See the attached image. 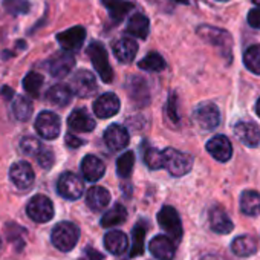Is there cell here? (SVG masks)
<instances>
[{"instance_id":"obj_1","label":"cell","mask_w":260,"mask_h":260,"mask_svg":"<svg viewBox=\"0 0 260 260\" xmlns=\"http://www.w3.org/2000/svg\"><path fill=\"white\" fill-rule=\"evenodd\" d=\"M196 32H198V36H199L204 42H207V43H210L211 46H214V48L220 52V55L226 58V61L231 60V46H233V40H231V36H230L226 31L204 25V26H199Z\"/></svg>"},{"instance_id":"obj_2","label":"cell","mask_w":260,"mask_h":260,"mask_svg":"<svg viewBox=\"0 0 260 260\" xmlns=\"http://www.w3.org/2000/svg\"><path fill=\"white\" fill-rule=\"evenodd\" d=\"M80 239V228L72 222H60L54 226L51 240L54 246L63 252H68L75 248Z\"/></svg>"},{"instance_id":"obj_3","label":"cell","mask_w":260,"mask_h":260,"mask_svg":"<svg viewBox=\"0 0 260 260\" xmlns=\"http://www.w3.org/2000/svg\"><path fill=\"white\" fill-rule=\"evenodd\" d=\"M164 167L169 170L172 176H184L193 167V156L176 149L164 150Z\"/></svg>"},{"instance_id":"obj_4","label":"cell","mask_w":260,"mask_h":260,"mask_svg":"<svg viewBox=\"0 0 260 260\" xmlns=\"http://www.w3.org/2000/svg\"><path fill=\"white\" fill-rule=\"evenodd\" d=\"M87 55L96 71V74L100 75V78L104 81V83H112L113 80V71L109 64V57H107V51L106 48L98 43V42H93L89 45L87 48Z\"/></svg>"},{"instance_id":"obj_5","label":"cell","mask_w":260,"mask_h":260,"mask_svg":"<svg viewBox=\"0 0 260 260\" xmlns=\"http://www.w3.org/2000/svg\"><path fill=\"white\" fill-rule=\"evenodd\" d=\"M28 216L39 223L49 222L54 217V204L45 194H36L26 205Z\"/></svg>"},{"instance_id":"obj_6","label":"cell","mask_w":260,"mask_h":260,"mask_svg":"<svg viewBox=\"0 0 260 260\" xmlns=\"http://www.w3.org/2000/svg\"><path fill=\"white\" fill-rule=\"evenodd\" d=\"M36 130L45 140H55L60 135V130H61L60 116L49 110L40 112L39 116L36 118Z\"/></svg>"},{"instance_id":"obj_7","label":"cell","mask_w":260,"mask_h":260,"mask_svg":"<svg viewBox=\"0 0 260 260\" xmlns=\"http://www.w3.org/2000/svg\"><path fill=\"white\" fill-rule=\"evenodd\" d=\"M57 191L60 196L69 201H77L84 193V182L80 176H77L72 172H66L58 178L57 182Z\"/></svg>"},{"instance_id":"obj_8","label":"cell","mask_w":260,"mask_h":260,"mask_svg":"<svg viewBox=\"0 0 260 260\" xmlns=\"http://www.w3.org/2000/svg\"><path fill=\"white\" fill-rule=\"evenodd\" d=\"M158 222L172 239H175L176 242L182 239V234H184L182 222H181L178 211L173 207L170 205L162 207L161 211L158 213Z\"/></svg>"},{"instance_id":"obj_9","label":"cell","mask_w":260,"mask_h":260,"mask_svg":"<svg viewBox=\"0 0 260 260\" xmlns=\"http://www.w3.org/2000/svg\"><path fill=\"white\" fill-rule=\"evenodd\" d=\"M69 86H71L74 95L81 96V98L92 96L98 89L95 75L89 71H84V69H81V71L75 72V75H72Z\"/></svg>"},{"instance_id":"obj_10","label":"cell","mask_w":260,"mask_h":260,"mask_svg":"<svg viewBox=\"0 0 260 260\" xmlns=\"http://www.w3.org/2000/svg\"><path fill=\"white\" fill-rule=\"evenodd\" d=\"M193 121L204 130H213L220 122V112L216 104L204 103L193 112Z\"/></svg>"},{"instance_id":"obj_11","label":"cell","mask_w":260,"mask_h":260,"mask_svg":"<svg viewBox=\"0 0 260 260\" xmlns=\"http://www.w3.org/2000/svg\"><path fill=\"white\" fill-rule=\"evenodd\" d=\"M74 66H75V57H74V54L69 52V51H64V49L61 52L52 55L48 60V64H46L49 74L52 77H55V78H63V77L69 75L72 72Z\"/></svg>"},{"instance_id":"obj_12","label":"cell","mask_w":260,"mask_h":260,"mask_svg":"<svg viewBox=\"0 0 260 260\" xmlns=\"http://www.w3.org/2000/svg\"><path fill=\"white\" fill-rule=\"evenodd\" d=\"M10 178L13 181V184L20 188V190H28L32 187L36 175L34 170L31 167V164H28L26 161H19L14 162L10 169Z\"/></svg>"},{"instance_id":"obj_13","label":"cell","mask_w":260,"mask_h":260,"mask_svg":"<svg viewBox=\"0 0 260 260\" xmlns=\"http://www.w3.org/2000/svg\"><path fill=\"white\" fill-rule=\"evenodd\" d=\"M86 39V29L83 26H74L71 29H66L63 32L57 34V42L58 45L69 52H75L78 51Z\"/></svg>"},{"instance_id":"obj_14","label":"cell","mask_w":260,"mask_h":260,"mask_svg":"<svg viewBox=\"0 0 260 260\" xmlns=\"http://www.w3.org/2000/svg\"><path fill=\"white\" fill-rule=\"evenodd\" d=\"M128 141H130V137H128V132L125 127H122L119 124H112L106 128L104 143L110 150H113V152L122 150L128 146Z\"/></svg>"},{"instance_id":"obj_15","label":"cell","mask_w":260,"mask_h":260,"mask_svg":"<svg viewBox=\"0 0 260 260\" xmlns=\"http://www.w3.org/2000/svg\"><path fill=\"white\" fill-rule=\"evenodd\" d=\"M119 107H121L119 98L115 93H110V92L100 95L93 103V112L101 119H106V118H110V116L116 115Z\"/></svg>"},{"instance_id":"obj_16","label":"cell","mask_w":260,"mask_h":260,"mask_svg":"<svg viewBox=\"0 0 260 260\" xmlns=\"http://www.w3.org/2000/svg\"><path fill=\"white\" fill-rule=\"evenodd\" d=\"M173 240L175 239L167 236H155L149 243V249L158 260H173L176 254V245Z\"/></svg>"},{"instance_id":"obj_17","label":"cell","mask_w":260,"mask_h":260,"mask_svg":"<svg viewBox=\"0 0 260 260\" xmlns=\"http://www.w3.org/2000/svg\"><path fill=\"white\" fill-rule=\"evenodd\" d=\"M207 152L219 162H226L231 159L233 156V146L231 141L223 137V135H217L214 138H211L207 143Z\"/></svg>"},{"instance_id":"obj_18","label":"cell","mask_w":260,"mask_h":260,"mask_svg":"<svg viewBox=\"0 0 260 260\" xmlns=\"http://www.w3.org/2000/svg\"><path fill=\"white\" fill-rule=\"evenodd\" d=\"M234 134L237 140L248 147L260 146V130L252 122H237L234 125Z\"/></svg>"},{"instance_id":"obj_19","label":"cell","mask_w":260,"mask_h":260,"mask_svg":"<svg viewBox=\"0 0 260 260\" xmlns=\"http://www.w3.org/2000/svg\"><path fill=\"white\" fill-rule=\"evenodd\" d=\"M68 125L74 132L87 134V132H92L96 124H95V119L86 112V109H75L68 118Z\"/></svg>"},{"instance_id":"obj_20","label":"cell","mask_w":260,"mask_h":260,"mask_svg":"<svg viewBox=\"0 0 260 260\" xmlns=\"http://www.w3.org/2000/svg\"><path fill=\"white\" fill-rule=\"evenodd\" d=\"M104 172H106V166L98 156L87 155V156L83 158V161H81V173H83L86 181L96 182L104 176Z\"/></svg>"},{"instance_id":"obj_21","label":"cell","mask_w":260,"mask_h":260,"mask_svg":"<svg viewBox=\"0 0 260 260\" xmlns=\"http://www.w3.org/2000/svg\"><path fill=\"white\" fill-rule=\"evenodd\" d=\"M137 52H138V45L134 39L122 37L113 43V54H115L116 60L121 63L134 61V58L137 57Z\"/></svg>"},{"instance_id":"obj_22","label":"cell","mask_w":260,"mask_h":260,"mask_svg":"<svg viewBox=\"0 0 260 260\" xmlns=\"http://www.w3.org/2000/svg\"><path fill=\"white\" fill-rule=\"evenodd\" d=\"M208 220H210V226L214 233L217 234H228L233 231L234 225L230 219V216L226 214V211L220 207H213L210 210V216H208Z\"/></svg>"},{"instance_id":"obj_23","label":"cell","mask_w":260,"mask_h":260,"mask_svg":"<svg viewBox=\"0 0 260 260\" xmlns=\"http://www.w3.org/2000/svg\"><path fill=\"white\" fill-rule=\"evenodd\" d=\"M72 95H74V92H72L71 86L54 84L46 92V101L57 106V107H64V106H68L71 103Z\"/></svg>"},{"instance_id":"obj_24","label":"cell","mask_w":260,"mask_h":260,"mask_svg":"<svg viewBox=\"0 0 260 260\" xmlns=\"http://www.w3.org/2000/svg\"><path fill=\"white\" fill-rule=\"evenodd\" d=\"M86 204L93 211H101L110 204V193L104 187H90L86 193Z\"/></svg>"},{"instance_id":"obj_25","label":"cell","mask_w":260,"mask_h":260,"mask_svg":"<svg viewBox=\"0 0 260 260\" xmlns=\"http://www.w3.org/2000/svg\"><path fill=\"white\" fill-rule=\"evenodd\" d=\"M104 246H106V249L109 252H112L115 255H119L128 246L127 236L122 231H119V230H112V231H109L104 236Z\"/></svg>"},{"instance_id":"obj_26","label":"cell","mask_w":260,"mask_h":260,"mask_svg":"<svg viewBox=\"0 0 260 260\" xmlns=\"http://www.w3.org/2000/svg\"><path fill=\"white\" fill-rule=\"evenodd\" d=\"M127 32L134 37L146 40L150 32V22L144 14H134L127 23Z\"/></svg>"},{"instance_id":"obj_27","label":"cell","mask_w":260,"mask_h":260,"mask_svg":"<svg viewBox=\"0 0 260 260\" xmlns=\"http://www.w3.org/2000/svg\"><path fill=\"white\" fill-rule=\"evenodd\" d=\"M240 211L246 216H257L260 213V194L254 190L243 191L240 196Z\"/></svg>"},{"instance_id":"obj_28","label":"cell","mask_w":260,"mask_h":260,"mask_svg":"<svg viewBox=\"0 0 260 260\" xmlns=\"http://www.w3.org/2000/svg\"><path fill=\"white\" fill-rule=\"evenodd\" d=\"M231 249L239 257H248L257 251V242L251 236H239L233 240Z\"/></svg>"},{"instance_id":"obj_29","label":"cell","mask_w":260,"mask_h":260,"mask_svg":"<svg viewBox=\"0 0 260 260\" xmlns=\"http://www.w3.org/2000/svg\"><path fill=\"white\" fill-rule=\"evenodd\" d=\"M127 219V211L121 204H115L112 210H109L103 217H101V226L104 228H113L121 225Z\"/></svg>"},{"instance_id":"obj_30","label":"cell","mask_w":260,"mask_h":260,"mask_svg":"<svg viewBox=\"0 0 260 260\" xmlns=\"http://www.w3.org/2000/svg\"><path fill=\"white\" fill-rule=\"evenodd\" d=\"M103 4L107 8L110 17L116 22L122 20L125 14L134 8V5L130 2H125V0H103Z\"/></svg>"},{"instance_id":"obj_31","label":"cell","mask_w":260,"mask_h":260,"mask_svg":"<svg viewBox=\"0 0 260 260\" xmlns=\"http://www.w3.org/2000/svg\"><path fill=\"white\" fill-rule=\"evenodd\" d=\"M146 223L140 222L134 226L132 231V249H130V255L137 257L144 252V239H146Z\"/></svg>"},{"instance_id":"obj_32","label":"cell","mask_w":260,"mask_h":260,"mask_svg":"<svg viewBox=\"0 0 260 260\" xmlns=\"http://www.w3.org/2000/svg\"><path fill=\"white\" fill-rule=\"evenodd\" d=\"M13 112L19 121H28L32 116V101L26 96H17L13 103Z\"/></svg>"},{"instance_id":"obj_33","label":"cell","mask_w":260,"mask_h":260,"mask_svg":"<svg viewBox=\"0 0 260 260\" xmlns=\"http://www.w3.org/2000/svg\"><path fill=\"white\" fill-rule=\"evenodd\" d=\"M243 64L249 72L260 75V45H254L246 49L243 55Z\"/></svg>"},{"instance_id":"obj_34","label":"cell","mask_w":260,"mask_h":260,"mask_svg":"<svg viewBox=\"0 0 260 260\" xmlns=\"http://www.w3.org/2000/svg\"><path fill=\"white\" fill-rule=\"evenodd\" d=\"M138 66H140V69L147 71V72H161L166 69V60L158 52H152L147 57H144L138 63Z\"/></svg>"},{"instance_id":"obj_35","label":"cell","mask_w":260,"mask_h":260,"mask_svg":"<svg viewBox=\"0 0 260 260\" xmlns=\"http://www.w3.org/2000/svg\"><path fill=\"white\" fill-rule=\"evenodd\" d=\"M134 166H135V155H134V152H124L118 158V161H116L118 176L119 178H128L130 175H132Z\"/></svg>"},{"instance_id":"obj_36","label":"cell","mask_w":260,"mask_h":260,"mask_svg":"<svg viewBox=\"0 0 260 260\" xmlns=\"http://www.w3.org/2000/svg\"><path fill=\"white\" fill-rule=\"evenodd\" d=\"M43 77L37 72H28L26 77L23 78V87L25 90L32 96V98H37L40 95V90H42V86H43Z\"/></svg>"},{"instance_id":"obj_37","label":"cell","mask_w":260,"mask_h":260,"mask_svg":"<svg viewBox=\"0 0 260 260\" xmlns=\"http://www.w3.org/2000/svg\"><path fill=\"white\" fill-rule=\"evenodd\" d=\"M144 162L149 169L152 170H158L161 167H164V152L158 150V149H146L144 152Z\"/></svg>"},{"instance_id":"obj_38","label":"cell","mask_w":260,"mask_h":260,"mask_svg":"<svg viewBox=\"0 0 260 260\" xmlns=\"http://www.w3.org/2000/svg\"><path fill=\"white\" fill-rule=\"evenodd\" d=\"M4 8L11 14V16H22L28 14L31 10V5L28 0H4Z\"/></svg>"},{"instance_id":"obj_39","label":"cell","mask_w":260,"mask_h":260,"mask_svg":"<svg viewBox=\"0 0 260 260\" xmlns=\"http://www.w3.org/2000/svg\"><path fill=\"white\" fill-rule=\"evenodd\" d=\"M42 149H43V146H42L40 140H37L34 137H25L20 141V152L26 156H37Z\"/></svg>"},{"instance_id":"obj_40","label":"cell","mask_w":260,"mask_h":260,"mask_svg":"<svg viewBox=\"0 0 260 260\" xmlns=\"http://www.w3.org/2000/svg\"><path fill=\"white\" fill-rule=\"evenodd\" d=\"M36 158H37L39 166H40L42 169H45V170H49V169L54 166V153H52V150H49L48 147H43V149L40 150V153H39Z\"/></svg>"},{"instance_id":"obj_41","label":"cell","mask_w":260,"mask_h":260,"mask_svg":"<svg viewBox=\"0 0 260 260\" xmlns=\"http://www.w3.org/2000/svg\"><path fill=\"white\" fill-rule=\"evenodd\" d=\"M248 25L254 29H260V7L254 8L248 14Z\"/></svg>"},{"instance_id":"obj_42","label":"cell","mask_w":260,"mask_h":260,"mask_svg":"<svg viewBox=\"0 0 260 260\" xmlns=\"http://www.w3.org/2000/svg\"><path fill=\"white\" fill-rule=\"evenodd\" d=\"M81 260H103V254H100L96 249L89 246V248L84 249V254H83Z\"/></svg>"},{"instance_id":"obj_43","label":"cell","mask_w":260,"mask_h":260,"mask_svg":"<svg viewBox=\"0 0 260 260\" xmlns=\"http://www.w3.org/2000/svg\"><path fill=\"white\" fill-rule=\"evenodd\" d=\"M83 144H84V141L80 140V138H77L75 135H72V134H68L66 135V146L69 149H77V147H80Z\"/></svg>"},{"instance_id":"obj_44","label":"cell","mask_w":260,"mask_h":260,"mask_svg":"<svg viewBox=\"0 0 260 260\" xmlns=\"http://www.w3.org/2000/svg\"><path fill=\"white\" fill-rule=\"evenodd\" d=\"M255 113L258 115V118H260V98L257 100V103H255Z\"/></svg>"},{"instance_id":"obj_45","label":"cell","mask_w":260,"mask_h":260,"mask_svg":"<svg viewBox=\"0 0 260 260\" xmlns=\"http://www.w3.org/2000/svg\"><path fill=\"white\" fill-rule=\"evenodd\" d=\"M178 4H188V0H176Z\"/></svg>"},{"instance_id":"obj_46","label":"cell","mask_w":260,"mask_h":260,"mask_svg":"<svg viewBox=\"0 0 260 260\" xmlns=\"http://www.w3.org/2000/svg\"><path fill=\"white\" fill-rule=\"evenodd\" d=\"M252 2H254V4H255L257 7H260V0H252Z\"/></svg>"},{"instance_id":"obj_47","label":"cell","mask_w":260,"mask_h":260,"mask_svg":"<svg viewBox=\"0 0 260 260\" xmlns=\"http://www.w3.org/2000/svg\"><path fill=\"white\" fill-rule=\"evenodd\" d=\"M216 2H228V0H216Z\"/></svg>"},{"instance_id":"obj_48","label":"cell","mask_w":260,"mask_h":260,"mask_svg":"<svg viewBox=\"0 0 260 260\" xmlns=\"http://www.w3.org/2000/svg\"><path fill=\"white\" fill-rule=\"evenodd\" d=\"M0 245H2V242H0Z\"/></svg>"}]
</instances>
